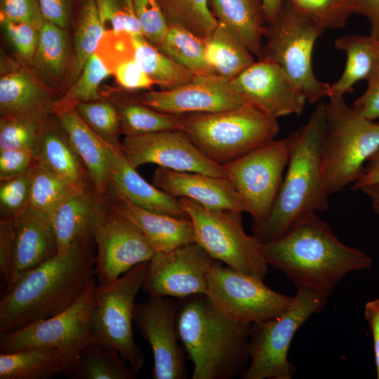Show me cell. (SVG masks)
I'll return each mask as SVG.
<instances>
[{"label": "cell", "instance_id": "6da1fadb", "mask_svg": "<svg viewBox=\"0 0 379 379\" xmlns=\"http://www.w3.org/2000/svg\"><path fill=\"white\" fill-rule=\"evenodd\" d=\"M265 261L281 271L296 288L328 298L348 273L373 265L361 250L345 245L317 213L307 215L281 237L261 244Z\"/></svg>", "mask_w": 379, "mask_h": 379}, {"label": "cell", "instance_id": "7a4b0ae2", "mask_svg": "<svg viewBox=\"0 0 379 379\" xmlns=\"http://www.w3.org/2000/svg\"><path fill=\"white\" fill-rule=\"evenodd\" d=\"M94 240L72 244L35 267L0 301V333L58 314L73 305L95 277Z\"/></svg>", "mask_w": 379, "mask_h": 379}, {"label": "cell", "instance_id": "3957f363", "mask_svg": "<svg viewBox=\"0 0 379 379\" xmlns=\"http://www.w3.org/2000/svg\"><path fill=\"white\" fill-rule=\"evenodd\" d=\"M176 331L192 379H232L241 375L249 359V324L222 313L206 294L178 299Z\"/></svg>", "mask_w": 379, "mask_h": 379}, {"label": "cell", "instance_id": "277c9868", "mask_svg": "<svg viewBox=\"0 0 379 379\" xmlns=\"http://www.w3.org/2000/svg\"><path fill=\"white\" fill-rule=\"evenodd\" d=\"M326 103L318 105L298 131L286 175L267 218L253 224L260 244L284 235L298 220L329 208L324 183L323 154L326 133Z\"/></svg>", "mask_w": 379, "mask_h": 379}, {"label": "cell", "instance_id": "5b68a950", "mask_svg": "<svg viewBox=\"0 0 379 379\" xmlns=\"http://www.w3.org/2000/svg\"><path fill=\"white\" fill-rule=\"evenodd\" d=\"M181 130L208 159L224 165L274 140L279 125L277 118L244 105L184 114Z\"/></svg>", "mask_w": 379, "mask_h": 379}, {"label": "cell", "instance_id": "8992f818", "mask_svg": "<svg viewBox=\"0 0 379 379\" xmlns=\"http://www.w3.org/2000/svg\"><path fill=\"white\" fill-rule=\"evenodd\" d=\"M323 154L325 190L329 196L354 183L379 148V122L362 116L343 97L326 103Z\"/></svg>", "mask_w": 379, "mask_h": 379}, {"label": "cell", "instance_id": "52a82bcc", "mask_svg": "<svg viewBox=\"0 0 379 379\" xmlns=\"http://www.w3.org/2000/svg\"><path fill=\"white\" fill-rule=\"evenodd\" d=\"M325 29L286 1L276 17L266 23L261 55L277 64L313 104L328 97L331 85L319 81L312 64L314 44Z\"/></svg>", "mask_w": 379, "mask_h": 379}, {"label": "cell", "instance_id": "ba28073f", "mask_svg": "<svg viewBox=\"0 0 379 379\" xmlns=\"http://www.w3.org/2000/svg\"><path fill=\"white\" fill-rule=\"evenodd\" d=\"M288 308L279 317L250 324L251 364L242 379H291L295 366L288 361L291 341L310 317L320 312L327 298L310 290L296 288Z\"/></svg>", "mask_w": 379, "mask_h": 379}, {"label": "cell", "instance_id": "9c48e42d", "mask_svg": "<svg viewBox=\"0 0 379 379\" xmlns=\"http://www.w3.org/2000/svg\"><path fill=\"white\" fill-rule=\"evenodd\" d=\"M192 222L195 241L215 260L244 274L264 279L268 264L261 244L244 231L242 213L212 209L187 199H178Z\"/></svg>", "mask_w": 379, "mask_h": 379}, {"label": "cell", "instance_id": "30bf717a", "mask_svg": "<svg viewBox=\"0 0 379 379\" xmlns=\"http://www.w3.org/2000/svg\"><path fill=\"white\" fill-rule=\"evenodd\" d=\"M148 262L135 265L107 284L97 285L91 314L95 342L116 349L137 375L145 357L133 338L134 300L142 288Z\"/></svg>", "mask_w": 379, "mask_h": 379}, {"label": "cell", "instance_id": "8fae6325", "mask_svg": "<svg viewBox=\"0 0 379 379\" xmlns=\"http://www.w3.org/2000/svg\"><path fill=\"white\" fill-rule=\"evenodd\" d=\"M297 135L298 131L285 138L274 139L222 165L253 224L263 222L270 213Z\"/></svg>", "mask_w": 379, "mask_h": 379}, {"label": "cell", "instance_id": "7c38bea8", "mask_svg": "<svg viewBox=\"0 0 379 379\" xmlns=\"http://www.w3.org/2000/svg\"><path fill=\"white\" fill-rule=\"evenodd\" d=\"M96 286L94 277L79 299L64 312L0 333V354L36 347H51L63 352L73 364L85 346L95 342L91 328V314Z\"/></svg>", "mask_w": 379, "mask_h": 379}, {"label": "cell", "instance_id": "4fadbf2b", "mask_svg": "<svg viewBox=\"0 0 379 379\" xmlns=\"http://www.w3.org/2000/svg\"><path fill=\"white\" fill-rule=\"evenodd\" d=\"M206 295L229 318L253 324L276 318L290 306V297L267 287L263 279L215 260L208 274Z\"/></svg>", "mask_w": 379, "mask_h": 379}, {"label": "cell", "instance_id": "5bb4252c", "mask_svg": "<svg viewBox=\"0 0 379 379\" xmlns=\"http://www.w3.org/2000/svg\"><path fill=\"white\" fill-rule=\"evenodd\" d=\"M178 299L149 295L135 303L133 321L153 354L154 379H186V354L176 331Z\"/></svg>", "mask_w": 379, "mask_h": 379}, {"label": "cell", "instance_id": "9a60e30c", "mask_svg": "<svg viewBox=\"0 0 379 379\" xmlns=\"http://www.w3.org/2000/svg\"><path fill=\"white\" fill-rule=\"evenodd\" d=\"M214 261L197 243L155 252L148 262L142 288L149 295L177 299L206 294L208 274Z\"/></svg>", "mask_w": 379, "mask_h": 379}, {"label": "cell", "instance_id": "2e32d148", "mask_svg": "<svg viewBox=\"0 0 379 379\" xmlns=\"http://www.w3.org/2000/svg\"><path fill=\"white\" fill-rule=\"evenodd\" d=\"M121 151L136 169L154 164L177 171L226 178L223 166L208 159L182 130L124 136Z\"/></svg>", "mask_w": 379, "mask_h": 379}, {"label": "cell", "instance_id": "e0dca14e", "mask_svg": "<svg viewBox=\"0 0 379 379\" xmlns=\"http://www.w3.org/2000/svg\"><path fill=\"white\" fill-rule=\"evenodd\" d=\"M94 242L98 286L107 284L135 265L149 262L156 252L138 228L108 206L95 229Z\"/></svg>", "mask_w": 379, "mask_h": 379}, {"label": "cell", "instance_id": "ac0fdd59", "mask_svg": "<svg viewBox=\"0 0 379 379\" xmlns=\"http://www.w3.org/2000/svg\"><path fill=\"white\" fill-rule=\"evenodd\" d=\"M229 83L246 105L277 119L300 116L307 102L284 70L268 60L258 59Z\"/></svg>", "mask_w": 379, "mask_h": 379}, {"label": "cell", "instance_id": "d6986e66", "mask_svg": "<svg viewBox=\"0 0 379 379\" xmlns=\"http://www.w3.org/2000/svg\"><path fill=\"white\" fill-rule=\"evenodd\" d=\"M139 99L150 108L173 114L216 112L246 105L232 91L228 80L213 74L196 75L184 86L149 91Z\"/></svg>", "mask_w": 379, "mask_h": 379}, {"label": "cell", "instance_id": "ffe728a7", "mask_svg": "<svg viewBox=\"0 0 379 379\" xmlns=\"http://www.w3.org/2000/svg\"><path fill=\"white\" fill-rule=\"evenodd\" d=\"M152 184L176 199L187 198L212 209L246 212L240 196L227 178L158 167Z\"/></svg>", "mask_w": 379, "mask_h": 379}, {"label": "cell", "instance_id": "44dd1931", "mask_svg": "<svg viewBox=\"0 0 379 379\" xmlns=\"http://www.w3.org/2000/svg\"><path fill=\"white\" fill-rule=\"evenodd\" d=\"M13 225L14 256L7 288L58 252L57 237L50 215L29 206L13 219Z\"/></svg>", "mask_w": 379, "mask_h": 379}, {"label": "cell", "instance_id": "7402d4cb", "mask_svg": "<svg viewBox=\"0 0 379 379\" xmlns=\"http://www.w3.org/2000/svg\"><path fill=\"white\" fill-rule=\"evenodd\" d=\"M105 198L108 208L138 228L156 252H168L180 246L196 243L193 224L188 216L153 212L109 192L105 194Z\"/></svg>", "mask_w": 379, "mask_h": 379}, {"label": "cell", "instance_id": "603a6c76", "mask_svg": "<svg viewBox=\"0 0 379 379\" xmlns=\"http://www.w3.org/2000/svg\"><path fill=\"white\" fill-rule=\"evenodd\" d=\"M107 208L105 196L91 182L77 189L52 215L58 252L78 241L94 240L95 229Z\"/></svg>", "mask_w": 379, "mask_h": 379}, {"label": "cell", "instance_id": "cb8c5ba5", "mask_svg": "<svg viewBox=\"0 0 379 379\" xmlns=\"http://www.w3.org/2000/svg\"><path fill=\"white\" fill-rule=\"evenodd\" d=\"M53 113L81 159L91 184L105 196L109 179V145L84 123L73 103L57 102Z\"/></svg>", "mask_w": 379, "mask_h": 379}, {"label": "cell", "instance_id": "d4e9b609", "mask_svg": "<svg viewBox=\"0 0 379 379\" xmlns=\"http://www.w3.org/2000/svg\"><path fill=\"white\" fill-rule=\"evenodd\" d=\"M110 171L107 192L121 195L145 209L186 217L178 199L147 182L124 156L121 149L109 145ZM106 192V193H107Z\"/></svg>", "mask_w": 379, "mask_h": 379}, {"label": "cell", "instance_id": "484cf974", "mask_svg": "<svg viewBox=\"0 0 379 379\" xmlns=\"http://www.w3.org/2000/svg\"><path fill=\"white\" fill-rule=\"evenodd\" d=\"M56 103L48 91L28 72L11 69L1 74V116L44 121L53 112Z\"/></svg>", "mask_w": 379, "mask_h": 379}, {"label": "cell", "instance_id": "4316f807", "mask_svg": "<svg viewBox=\"0 0 379 379\" xmlns=\"http://www.w3.org/2000/svg\"><path fill=\"white\" fill-rule=\"evenodd\" d=\"M212 14L260 58L266 18L262 0H209Z\"/></svg>", "mask_w": 379, "mask_h": 379}, {"label": "cell", "instance_id": "83f0119b", "mask_svg": "<svg viewBox=\"0 0 379 379\" xmlns=\"http://www.w3.org/2000/svg\"><path fill=\"white\" fill-rule=\"evenodd\" d=\"M72 365L61 350L44 347L0 354V379H49Z\"/></svg>", "mask_w": 379, "mask_h": 379}, {"label": "cell", "instance_id": "f1b7e54d", "mask_svg": "<svg viewBox=\"0 0 379 379\" xmlns=\"http://www.w3.org/2000/svg\"><path fill=\"white\" fill-rule=\"evenodd\" d=\"M38 153L40 163L72 185L81 187L91 182L66 133L51 116L44 123Z\"/></svg>", "mask_w": 379, "mask_h": 379}, {"label": "cell", "instance_id": "f546056e", "mask_svg": "<svg viewBox=\"0 0 379 379\" xmlns=\"http://www.w3.org/2000/svg\"><path fill=\"white\" fill-rule=\"evenodd\" d=\"M335 46L344 51L346 63L340 79L331 85L329 99L353 91V86L361 79L366 80L379 62V39L370 34L340 36L335 40Z\"/></svg>", "mask_w": 379, "mask_h": 379}, {"label": "cell", "instance_id": "4dcf8cb0", "mask_svg": "<svg viewBox=\"0 0 379 379\" xmlns=\"http://www.w3.org/2000/svg\"><path fill=\"white\" fill-rule=\"evenodd\" d=\"M205 44L206 60L212 74L225 80H232L255 61L239 38L220 21Z\"/></svg>", "mask_w": 379, "mask_h": 379}, {"label": "cell", "instance_id": "1f68e13d", "mask_svg": "<svg viewBox=\"0 0 379 379\" xmlns=\"http://www.w3.org/2000/svg\"><path fill=\"white\" fill-rule=\"evenodd\" d=\"M64 375L71 379H135L138 376L116 349L96 342L80 351Z\"/></svg>", "mask_w": 379, "mask_h": 379}, {"label": "cell", "instance_id": "d6a6232c", "mask_svg": "<svg viewBox=\"0 0 379 379\" xmlns=\"http://www.w3.org/2000/svg\"><path fill=\"white\" fill-rule=\"evenodd\" d=\"M112 103L118 112L121 133L124 136L181 130L184 114L155 110L143 104L139 98H120Z\"/></svg>", "mask_w": 379, "mask_h": 379}, {"label": "cell", "instance_id": "836d02e7", "mask_svg": "<svg viewBox=\"0 0 379 379\" xmlns=\"http://www.w3.org/2000/svg\"><path fill=\"white\" fill-rule=\"evenodd\" d=\"M134 59L154 84L171 90L192 81L196 75L161 53L143 35L132 36Z\"/></svg>", "mask_w": 379, "mask_h": 379}, {"label": "cell", "instance_id": "e575fe53", "mask_svg": "<svg viewBox=\"0 0 379 379\" xmlns=\"http://www.w3.org/2000/svg\"><path fill=\"white\" fill-rule=\"evenodd\" d=\"M155 47L195 75L213 74L206 60L205 39L184 27L168 25L163 40Z\"/></svg>", "mask_w": 379, "mask_h": 379}, {"label": "cell", "instance_id": "d590c367", "mask_svg": "<svg viewBox=\"0 0 379 379\" xmlns=\"http://www.w3.org/2000/svg\"><path fill=\"white\" fill-rule=\"evenodd\" d=\"M64 29L47 21L39 28L33 64L46 78L55 80L63 74L69 58V43Z\"/></svg>", "mask_w": 379, "mask_h": 379}, {"label": "cell", "instance_id": "8d00e7d4", "mask_svg": "<svg viewBox=\"0 0 379 379\" xmlns=\"http://www.w3.org/2000/svg\"><path fill=\"white\" fill-rule=\"evenodd\" d=\"M104 33L95 0H79L69 77L72 83L77 79L88 60L95 53Z\"/></svg>", "mask_w": 379, "mask_h": 379}, {"label": "cell", "instance_id": "74e56055", "mask_svg": "<svg viewBox=\"0 0 379 379\" xmlns=\"http://www.w3.org/2000/svg\"><path fill=\"white\" fill-rule=\"evenodd\" d=\"M168 25L184 27L206 39L218 21L211 13L209 0H157Z\"/></svg>", "mask_w": 379, "mask_h": 379}, {"label": "cell", "instance_id": "f35d334b", "mask_svg": "<svg viewBox=\"0 0 379 379\" xmlns=\"http://www.w3.org/2000/svg\"><path fill=\"white\" fill-rule=\"evenodd\" d=\"M81 187L72 185L39 162L33 171L29 206L52 217L59 206Z\"/></svg>", "mask_w": 379, "mask_h": 379}, {"label": "cell", "instance_id": "ab89813d", "mask_svg": "<svg viewBox=\"0 0 379 379\" xmlns=\"http://www.w3.org/2000/svg\"><path fill=\"white\" fill-rule=\"evenodd\" d=\"M73 105L81 119L102 140L112 147L121 149V124L112 102L101 99Z\"/></svg>", "mask_w": 379, "mask_h": 379}, {"label": "cell", "instance_id": "60d3db41", "mask_svg": "<svg viewBox=\"0 0 379 379\" xmlns=\"http://www.w3.org/2000/svg\"><path fill=\"white\" fill-rule=\"evenodd\" d=\"M45 121L25 117L1 116L0 150L26 149L39 155V146Z\"/></svg>", "mask_w": 379, "mask_h": 379}, {"label": "cell", "instance_id": "b9f144b4", "mask_svg": "<svg viewBox=\"0 0 379 379\" xmlns=\"http://www.w3.org/2000/svg\"><path fill=\"white\" fill-rule=\"evenodd\" d=\"M303 15L326 29H340L354 14L357 0H290Z\"/></svg>", "mask_w": 379, "mask_h": 379}, {"label": "cell", "instance_id": "7bdbcfd3", "mask_svg": "<svg viewBox=\"0 0 379 379\" xmlns=\"http://www.w3.org/2000/svg\"><path fill=\"white\" fill-rule=\"evenodd\" d=\"M95 4L105 32L143 35L132 0H95Z\"/></svg>", "mask_w": 379, "mask_h": 379}, {"label": "cell", "instance_id": "ee69618b", "mask_svg": "<svg viewBox=\"0 0 379 379\" xmlns=\"http://www.w3.org/2000/svg\"><path fill=\"white\" fill-rule=\"evenodd\" d=\"M34 169L0 180V218L13 220L29 208Z\"/></svg>", "mask_w": 379, "mask_h": 379}, {"label": "cell", "instance_id": "f6af8a7d", "mask_svg": "<svg viewBox=\"0 0 379 379\" xmlns=\"http://www.w3.org/2000/svg\"><path fill=\"white\" fill-rule=\"evenodd\" d=\"M112 74L95 53L88 60L80 75L62 100L75 103L101 100L99 86Z\"/></svg>", "mask_w": 379, "mask_h": 379}, {"label": "cell", "instance_id": "bcb514c9", "mask_svg": "<svg viewBox=\"0 0 379 379\" xmlns=\"http://www.w3.org/2000/svg\"><path fill=\"white\" fill-rule=\"evenodd\" d=\"M144 37L157 46L163 40L168 25L157 0H132Z\"/></svg>", "mask_w": 379, "mask_h": 379}, {"label": "cell", "instance_id": "7dc6e473", "mask_svg": "<svg viewBox=\"0 0 379 379\" xmlns=\"http://www.w3.org/2000/svg\"><path fill=\"white\" fill-rule=\"evenodd\" d=\"M98 46L95 53L112 74L119 64L134 58L132 36L125 32H105Z\"/></svg>", "mask_w": 379, "mask_h": 379}, {"label": "cell", "instance_id": "c3c4849f", "mask_svg": "<svg viewBox=\"0 0 379 379\" xmlns=\"http://www.w3.org/2000/svg\"><path fill=\"white\" fill-rule=\"evenodd\" d=\"M6 34L20 57L32 62L36 52L39 29L20 22L1 21Z\"/></svg>", "mask_w": 379, "mask_h": 379}, {"label": "cell", "instance_id": "681fc988", "mask_svg": "<svg viewBox=\"0 0 379 379\" xmlns=\"http://www.w3.org/2000/svg\"><path fill=\"white\" fill-rule=\"evenodd\" d=\"M1 21L31 24L39 29L44 20L37 0H0Z\"/></svg>", "mask_w": 379, "mask_h": 379}, {"label": "cell", "instance_id": "f907efd6", "mask_svg": "<svg viewBox=\"0 0 379 379\" xmlns=\"http://www.w3.org/2000/svg\"><path fill=\"white\" fill-rule=\"evenodd\" d=\"M39 155L26 149L0 150V180L20 175L34 168Z\"/></svg>", "mask_w": 379, "mask_h": 379}, {"label": "cell", "instance_id": "816d5d0a", "mask_svg": "<svg viewBox=\"0 0 379 379\" xmlns=\"http://www.w3.org/2000/svg\"><path fill=\"white\" fill-rule=\"evenodd\" d=\"M368 86L353 103L352 107L366 118H379V62L366 79Z\"/></svg>", "mask_w": 379, "mask_h": 379}, {"label": "cell", "instance_id": "f5cc1de1", "mask_svg": "<svg viewBox=\"0 0 379 379\" xmlns=\"http://www.w3.org/2000/svg\"><path fill=\"white\" fill-rule=\"evenodd\" d=\"M113 74L120 86L126 90L149 89L154 84L134 58L119 64Z\"/></svg>", "mask_w": 379, "mask_h": 379}, {"label": "cell", "instance_id": "db71d44e", "mask_svg": "<svg viewBox=\"0 0 379 379\" xmlns=\"http://www.w3.org/2000/svg\"><path fill=\"white\" fill-rule=\"evenodd\" d=\"M14 256V230L12 219L0 218V271L4 281L8 284Z\"/></svg>", "mask_w": 379, "mask_h": 379}, {"label": "cell", "instance_id": "11a10c76", "mask_svg": "<svg viewBox=\"0 0 379 379\" xmlns=\"http://www.w3.org/2000/svg\"><path fill=\"white\" fill-rule=\"evenodd\" d=\"M45 21L62 29L69 24L72 13V0H37Z\"/></svg>", "mask_w": 379, "mask_h": 379}, {"label": "cell", "instance_id": "9f6ffc18", "mask_svg": "<svg viewBox=\"0 0 379 379\" xmlns=\"http://www.w3.org/2000/svg\"><path fill=\"white\" fill-rule=\"evenodd\" d=\"M364 317L373 335L376 378L379 379V298L365 304Z\"/></svg>", "mask_w": 379, "mask_h": 379}, {"label": "cell", "instance_id": "6f0895ef", "mask_svg": "<svg viewBox=\"0 0 379 379\" xmlns=\"http://www.w3.org/2000/svg\"><path fill=\"white\" fill-rule=\"evenodd\" d=\"M375 184H379V148L368 159L361 175L352 184V189L360 191L365 187Z\"/></svg>", "mask_w": 379, "mask_h": 379}, {"label": "cell", "instance_id": "680465c9", "mask_svg": "<svg viewBox=\"0 0 379 379\" xmlns=\"http://www.w3.org/2000/svg\"><path fill=\"white\" fill-rule=\"evenodd\" d=\"M354 14L365 17L370 25V35L379 39V0H357Z\"/></svg>", "mask_w": 379, "mask_h": 379}, {"label": "cell", "instance_id": "91938a15", "mask_svg": "<svg viewBox=\"0 0 379 379\" xmlns=\"http://www.w3.org/2000/svg\"><path fill=\"white\" fill-rule=\"evenodd\" d=\"M286 1L288 0H262L267 23L276 17Z\"/></svg>", "mask_w": 379, "mask_h": 379}, {"label": "cell", "instance_id": "94428289", "mask_svg": "<svg viewBox=\"0 0 379 379\" xmlns=\"http://www.w3.org/2000/svg\"><path fill=\"white\" fill-rule=\"evenodd\" d=\"M360 191L368 197L371 201L373 210L379 217V184L365 187Z\"/></svg>", "mask_w": 379, "mask_h": 379}]
</instances>
